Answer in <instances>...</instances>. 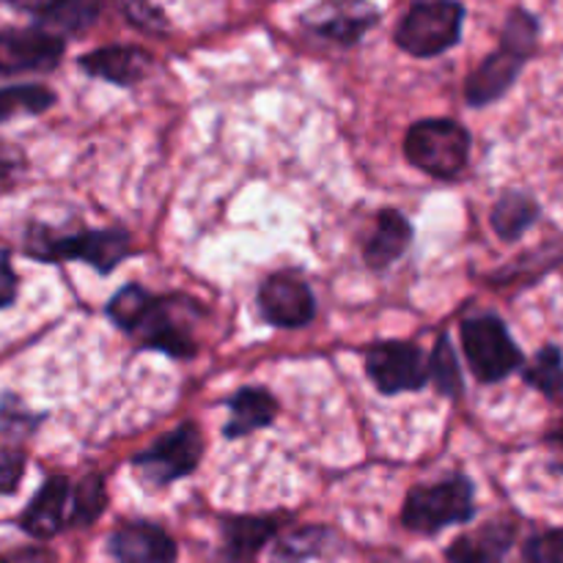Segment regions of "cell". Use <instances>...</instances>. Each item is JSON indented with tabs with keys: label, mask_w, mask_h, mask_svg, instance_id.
Segmentation results:
<instances>
[{
	"label": "cell",
	"mask_w": 563,
	"mask_h": 563,
	"mask_svg": "<svg viewBox=\"0 0 563 563\" xmlns=\"http://www.w3.org/2000/svg\"><path fill=\"white\" fill-rule=\"evenodd\" d=\"M203 454L201 429L196 423H181L174 432L163 434L152 449L141 451L132 460L137 476L148 482L152 487H168L179 478L190 476L198 467Z\"/></svg>",
	"instance_id": "8"
},
{
	"label": "cell",
	"mask_w": 563,
	"mask_h": 563,
	"mask_svg": "<svg viewBox=\"0 0 563 563\" xmlns=\"http://www.w3.org/2000/svg\"><path fill=\"white\" fill-rule=\"evenodd\" d=\"M511 544H515V526L506 520H493L454 539L445 555L451 563H506Z\"/></svg>",
	"instance_id": "16"
},
{
	"label": "cell",
	"mask_w": 563,
	"mask_h": 563,
	"mask_svg": "<svg viewBox=\"0 0 563 563\" xmlns=\"http://www.w3.org/2000/svg\"><path fill=\"white\" fill-rule=\"evenodd\" d=\"M102 0H42L33 11L38 27L55 36H77L97 22Z\"/></svg>",
	"instance_id": "20"
},
{
	"label": "cell",
	"mask_w": 563,
	"mask_h": 563,
	"mask_svg": "<svg viewBox=\"0 0 563 563\" xmlns=\"http://www.w3.org/2000/svg\"><path fill=\"white\" fill-rule=\"evenodd\" d=\"M25 476V451L14 443H0V495H14Z\"/></svg>",
	"instance_id": "28"
},
{
	"label": "cell",
	"mask_w": 563,
	"mask_h": 563,
	"mask_svg": "<svg viewBox=\"0 0 563 563\" xmlns=\"http://www.w3.org/2000/svg\"><path fill=\"white\" fill-rule=\"evenodd\" d=\"M38 421H42V416L27 412L16 396H3V401H0V429L11 434L9 440H22L27 432L38 427Z\"/></svg>",
	"instance_id": "27"
},
{
	"label": "cell",
	"mask_w": 563,
	"mask_h": 563,
	"mask_svg": "<svg viewBox=\"0 0 563 563\" xmlns=\"http://www.w3.org/2000/svg\"><path fill=\"white\" fill-rule=\"evenodd\" d=\"M0 563H58V555L38 544H25V548H14L0 553Z\"/></svg>",
	"instance_id": "31"
},
{
	"label": "cell",
	"mask_w": 563,
	"mask_h": 563,
	"mask_svg": "<svg viewBox=\"0 0 563 563\" xmlns=\"http://www.w3.org/2000/svg\"><path fill=\"white\" fill-rule=\"evenodd\" d=\"M522 563H563V531H544L522 550Z\"/></svg>",
	"instance_id": "29"
},
{
	"label": "cell",
	"mask_w": 563,
	"mask_h": 563,
	"mask_svg": "<svg viewBox=\"0 0 563 563\" xmlns=\"http://www.w3.org/2000/svg\"><path fill=\"white\" fill-rule=\"evenodd\" d=\"M462 346L471 372L482 383H500L522 366V352L506 330L504 319L484 313L462 322Z\"/></svg>",
	"instance_id": "7"
},
{
	"label": "cell",
	"mask_w": 563,
	"mask_h": 563,
	"mask_svg": "<svg viewBox=\"0 0 563 563\" xmlns=\"http://www.w3.org/2000/svg\"><path fill=\"white\" fill-rule=\"evenodd\" d=\"M66 53V42L44 27L0 31V75L53 71Z\"/></svg>",
	"instance_id": "10"
},
{
	"label": "cell",
	"mask_w": 563,
	"mask_h": 563,
	"mask_svg": "<svg viewBox=\"0 0 563 563\" xmlns=\"http://www.w3.org/2000/svg\"><path fill=\"white\" fill-rule=\"evenodd\" d=\"M429 379H432L434 388H438L443 396H460L462 390L460 361H456V352L445 333L440 335L438 346H434L432 357H429Z\"/></svg>",
	"instance_id": "25"
},
{
	"label": "cell",
	"mask_w": 563,
	"mask_h": 563,
	"mask_svg": "<svg viewBox=\"0 0 563 563\" xmlns=\"http://www.w3.org/2000/svg\"><path fill=\"white\" fill-rule=\"evenodd\" d=\"M258 308L269 324L284 330L306 328L317 317L311 286L291 273L269 275L258 289Z\"/></svg>",
	"instance_id": "12"
},
{
	"label": "cell",
	"mask_w": 563,
	"mask_h": 563,
	"mask_svg": "<svg viewBox=\"0 0 563 563\" xmlns=\"http://www.w3.org/2000/svg\"><path fill=\"white\" fill-rule=\"evenodd\" d=\"M526 383L542 390L550 399L563 396V355L559 346H544L526 368Z\"/></svg>",
	"instance_id": "24"
},
{
	"label": "cell",
	"mask_w": 563,
	"mask_h": 563,
	"mask_svg": "<svg viewBox=\"0 0 563 563\" xmlns=\"http://www.w3.org/2000/svg\"><path fill=\"white\" fill-rule=\"evenodd\" d=\"M324 537H328V533H324L322 528H302V531L289 533V537H284L278 542L273 561L275 563H302V561L313 559V555L322 550Z\"/></svg>",
	"instance_id": "26"
},
{
	"label": "cell",
	"mask_w": 563,
	"mask_h": 563,
	"mask_svg": "<svg viewBox=\"0 0 563 563\" xmlns=\"http://www.w3.org/2000/svg\"><path fill=\"white\" fill-rule=\"evenodd\" d=\"M473 482L467 476H451L440 484L412 487L401 509V522L410 531L434 537L449 526H462L476 517Z\"/></svg>",
	"instance_id": "4"
},
{
	"label": "cell",
	"mask_w": 563,
	"mask_h": 563,
	"mask_svg": "<svg viewBox=\"0 0 563 563\" xmlns=\"http://www.w3.org/2000/svg\"><path fill=\"white\" fill-rule=\"evenodd\" d=\"M229 410L231 418L223 427L225 438H247V434L258 432V429L269 427L275 421V416H278V399L267 388H253V385H247V388H240L231 396Z\"/></svg>",
	"instance_id": "18"
},
{
	"label": "cell",
	"mask_w": 563,
	"mask_h": 563,
	"mask_svg": "<svg viewBox=\"0 0 563 563\" xmlns=\"http://www.w3.org/2000/svg\"><path fill=\"white\" fill-rule=\"evenodd\" d=\"M379 22V11L372 0H319L306 16L302 25L317 36L330 38L335 44H357Z\"/></svg>",
	"instance_id": "11"
},
{
	"label": "cell",
	"mask_w": 563,
	"mask_h": 563,
	"mask_svg": "<svg viewBox=\"0 0 563 563\" xmlns=\"http://www.w3.org/2000/svg\"><path fill=\"white\" fill-rule=\"evenodd\" d=\"M108 506V489L102 476L82 478L77 487H71V528H88L102 517Z\"/></svg>",
	"instance_id": "23"
},
{
	"label": "cell",
	"mask_w": 563,
	"mask_h": 563,
	"mask_svg": "<svg viewBox=\"0 0 563 563\" xmlns=\"http://www.w3.org/2000/svg\"><path fill=\"white\" fill-rule=\"evenodd\" d=\"M119 563H176V542L154 522H124L108 539Z\"/></svg>",
	"instance_id": "14"
},
{
	"label": "cell",
	"mask_w": 563,
	"mask_h": 563,
	"mask_svg": "<svg viewBox=\"0 0 563 563\" xmlns=\"http://www.w3.org/2000/svg\"><path fill=\"white\" fill-rule=\"evenodd\" d=\"M152 55L143 47H132V44H110V47H99L93 53L80 55V60H77V66L86 75L121 88L141 82L152 71Z\"/></svg>",
	"instance_id": "15"
},
{
	"label": "cell",
	"mask_w": 563,
	"mask_h": 563,
	"mask_svg": "<svg viewBox=\"0 0 563 563\" xmlns=\"http://www.w3.org/2000/svg\"><path fill=\"white\" fill-rule=\"evenodd\" d=\"M16 291H20V278L11 269L9 258H0V308L14 306Z\"/></svg>",
	"instance_id": "32"
},
{
	"label": "cell",
	"mask_w": 563,
	"mask_h": 563,
	"mask_svg": "<svg viewBox=\"0 0 563 563\" xmlns=\"http://www.w3.org/2000/svg\"><path fill=\"white\" fill-rule=\"evenodd\" d=\"M405 154L434 179H456L471 157V135L454 119H423L407 130Z\"/></svg>",
	"instance_id": "5"
},
{
	"label": "cell",
	"mask_w": 563,
	"mask_h": 563,
	"mask_svg": "<svg viewBox=\"0 0 563 563\" xmlns=\"http://www.w3.org/2000/svg\"><path fill=\"white\" fill-rule=\"evenodd\" d=\"M25 170V154L20 146L0 137V192L11 190Z\"/></svg>",
	"instance_id": "30"
},
{
	"label": "cell",
	"mask_w": 563,
	"mask_h": 563,
	"mask_svg": "<svg viewBox=\"0 0 563 563\" xmlns=\"http://www.w3.org/2000/svg\"><path fill=\"white\" fill-rule=\"evenodd\" d=\"M278 533L275 517H231L223 526L225 563L251 561Z\"/></svg>",
	"instance_id": "19"
},
{
	"label": "cell",
	"mask_w": 563,
	"mask_h": 563,
	"mask_svg": "<svg viewBox=\"0 0 563 563\" xmlns=\"http://www.w3.org/2000/svg\"><path fill=\"white\" fill-rule=\"evenodd\" d=\"M196 302H181L170 297L148 295L143 286L130 284L115 291L113 300L108 302V317L119 324L124 333L137 335L146 350L165 352L170 357H192L196 355V339L190 333L187 317L192 313Z\"/></svg>",
	"instance_id": "1"
},
{
	"label": "cell",
	"mask_w": 563,
	"mask_h": 563,
	"mask_svg": "<svg viewBox=\"0 0 563 563\" xmlns=\"http://www.w3.org/2000/svg\"><path fill=\"white\" fill-rule=\"evenodd\" d=\"M368 379L385 396L421 390L429 383V363L416 344L407 341H383L374 344L366 355Z\"/></svg>",
	"instance_id": "9"
},
{
	"label": "cell",
	"mask_w": 563,
	"mask_h": 563,
	"mask_svg": "<svg viewBox=\"0 0 563 563\" xmlns=\"http://www.w3.org/2000/svg\"><path fill=\"white\" fill-rule=\"evenodd\" d=\"M539 207L526 192H506L493 207V229L500 240H517L537 223Z\"/></svg>",
	"instance_id": "21"
},
{
	"label": "cell",
	"mask_w": 563,
	"mask_h": 563,
	"mask_svg": "<svg viewBox=\"0 0 563 563\" xmlns=\"http://www.w3.org/2000/svg\"><path fill=\"white\" fill-rule=\"evenodd\" d=\"M27 256L38 262H86L99 275H110L132 253V240L121 229L55 234L44 225H33L25 240Z\"/></svg>",
	"instance_id": "3"
},
{
	"label": "cell",
	"mask_w": 563,
	"mask_h": 563,
	"mask_svg": "<svg viewBox=\"0 0 563 563\" xmlns=\"http://www.w3.org/2000/svg\"><path fill=\"white\" fill-rule=\"evenodd\" d=\"M412 242V225L399 209H383L377 214L372 236L363 245V258L372 269H385L407 253Z\"/></svg>",
	"instance_id": "17"
},
{
	"label": "cell",
	"mask_w": 563,
	"mask_h": 563,
	"mask_svg": "<svg viewBox=\"0 0 563 563\" xmlns=\"http://www.w3.org/2000/svg\"><path fill=\"white\" fill-rule=\"evenodd\" d=\"M55 104V93L38 82H20V86L0 88V124L16 115H38Z\"/></svg>",
	"instance_id": "22"
},
{
	"label": "cell",
	"mask_w": 563,
	"mask_h": 563,
	"mask_svg": "<svg viewBox=\"0 0 563 563\" xmlns=\"http://www.w3.org/2000/svg\"><path fill=\"white\" fill-rule=\"evenodd\" d=\"M539 20L526 9H515L506 16L500 47L473 69L465 82V99L471 108H487L515 86L517 75L537 49Z\"/></svg>",
	"instance_id": "2"
},
{
	"label": "cell",
	"mask_w": 563,
	"mask_h": 563,
	"mask_svg": "<svg viewBox=\"0 0 563 563\" xmlns=\"http://www.w3.org/2000/svg\"><path fill=\"white\" fill-rule=\"evenodd\" d=\"M465 5L460 0H418L396 27V44L416 58H434L460 44Z\"/></svg>",
	"instance_id": "6"
},
{
	"label": "cell",
	"mask_w": 563,
	"mask_h": 563,
	"mask_svg": "<svg viewBox=\"0 0 563 563\" xmlns=\"http://www.w3.org/2000/svg\"><path fill=\"white\" fill-rule=\"evenodd\" d=\"M548 445H550V451H553V460H555L553 467L559 473H563V421L548 434Z\"/></svg>",
	"instance_id": "33"
},
{
	"label": "cell",
	"mask_w": 563,
	"mask_h": 563,
	"mask_svg": "<svg viewBox=\"0 0 563 563\" xmlns=\"http://www.w3.org/2000/svg\"><path fill=\"white\" fill-rule=\"evenodd\" d=\"M20 528L33 539H53L64 528H71V484L69 478L53 476L42 484L20 517Z\"/></svg>",
	"instance_id": "13"
}]
</instances>
